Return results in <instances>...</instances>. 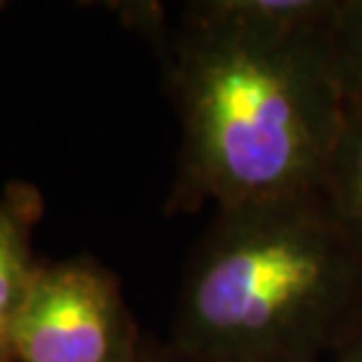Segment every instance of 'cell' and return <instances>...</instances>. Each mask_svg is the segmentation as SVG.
I'll list each match as a JSON object with an SVG mask.
<instances>
[{
  "instance_id": "1",
  "label": "cell",
  "mask_w": 362,
  "mask_h": 362,
  "mask_svg": "<svg viewBox=\"0 0 362 362\" xmlns=\"http://www.w3.org/2000/svg\"><path fill=\"white\" fill-rule=\"evenodd\" d=\"M327 28L257 31L219 0L188 3L175 31L165 28L156 45L181 122L168 212L235 207L320 184L344 122Z\"/></svg>"
},
{
  "instance_id": "2",
  "label": "cell",
  "mask_w": 362,
  "mask_h": 362,
  "mask_svg": "<svg viewBox=\"0 0 362 362\" xmlns=\"http://www.w3.org/2000/svg\"><path fill=\"white\" fill-rule=\"evenodd\" d=\"M362 313V259L320 188L214 209L170 341L205 362L332 358Z\"/></svg>"
},
{
  "instance_id": "3",
  "label": "cell",
  "mask_w": 362,
  "mask_h": 362,
  "mask_svg": "<svg viewBox=\"0 0 362 362\" xmlns=\"http://www.w3.org/2000/svg\"><path fill=\"white\" fill-rule=\"evenodd\" d=\"M141 341L115 273L74 257L40 266L14 334V362H134Z\"/></svg>"
},
{
  "instance_id": "4",
  "label": "cell",
  "mask_w": 362,
  "mask_h": 362,
  "mask_svg": "<svg viewBox=\"0 0 362 362\" xmlns=\"http://www.w3.org/2000/svg\"><path fill=\"white\" fill-rule=\"evenodd\" d=\"M42 198L26 181L0 193V362H14V334L42 262L33 255V228Z\"/></svg>"
},
{
  "instance_id": "5",
  "label": "cell",
  "mask_w": 362,
  "mask_h": 362,
  "mask_svg": "<svg viewBox=\"0 0 362 362\" xmlns=\"http://www.w3.org/2000/svg\"><path fill=\"white\" fill-rule=\"evenodd\" d=\"M317 188L362 259V111L344 108L341 129Z\"/></svg>"
},
{
  "instance_id": "6",
  "label": "cell",
  "mask_w": 362,
  "mask_h": 362,
  "mask_svg": "<svg viewBox=\"0 0 362 362\" xmlns=\"http://www.w3.org/2000/svg\"><path fill=\"white\" fill-rule=\"evenodd\" d=\"M329 69L344 108L362 111V0H339L327 28Z\"/></svg>"
},
{
  "instance_id": "7",
  "label": "cell",
  "mask_w": 362,
  "mask_h": 362,
  "mask_svg": "<svg viewBox=\"0 0 362 362\" xmlns=\"http://www.w3.org/2000/svg\"><path fill=\"white\" fill-rule=\"evenodd\" d=\"M134 362H205V360L191 356V353H186L184 349H179V346L172 341H160V339L144 337L139 356H136Z\"/></svg>"
},
{
  "instance_id": "8",
  "label": "cell",
  "mask_w": 362,
  "mask_h": 362,
  "mask_svg": "<svg viewBox=\"0 0 362 362\" xmlns=\"http://www.w3.org/2000/svg\"><path fill=\"white\" fill-rule=\"evenodd\" d=\"M332 362H362V313L332 353Z\"/></svg>"
},
{
  "instance_id": "9",
  "label": "cell",
  "mask_w": 362,
  "mask_h": 362,
  "mask_svg": "<svg viewBox=\"0 0 362 362\" xmlns=\"http://www.w3.org/2000/svg\"><path fill=\"white\" fill-rule=\"evenodd\" d=\"M269 362H332V358H282V360H269Z\"/></svg>"
},
{
  "instance_id": "10",
  "label": "cell",
  "mask_w": 362,
  "mask_h": 362,
  "mask_svg": "<svg viewBox=\"0 0 362 362\" xmlns=\"http://www.w3.org/2000/svg\"><path fill=\"white\" fill-rule=\"evenodd\" d=\"M0 7H3V5H0Z\"/></svg>"
}]
</instances>
